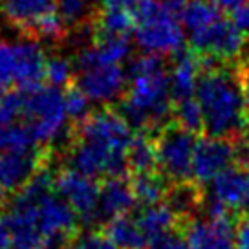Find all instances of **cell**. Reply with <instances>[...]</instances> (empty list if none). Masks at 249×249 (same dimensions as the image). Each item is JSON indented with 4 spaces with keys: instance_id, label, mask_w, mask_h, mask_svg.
Here are the masks:
<instances>
[{
    "instance_id": "cell-29",
    "label": "cell",
    "mask_w": 249,
    "mask_h": 249,
    "mask_svg": "<svg viewBox=\"0 0 249 249\" xmlns=\"http://www.w3.org/2000/svg\"><path fill=\"white\" fill-rule=\"evenodd\" d=\"M64 249H116V248L105 236V233L90 231V233H83V234L79 233Z\"/></svg>"
},
{
    "instance_id": "cell-22",
    "label": "cell",
    "mask_w": 249,
    "mask_h": 249,
    "mask_svg": "<svg viewBox=\"0 0 249 249\" xmlns=\"http://www.w3.org/2000/svg\"><path fill=\"white\" fill-rule=\"evenodd\" d=\"M158 167L154 136L150 132H140L134 136V141L128 148V171L132 174L154 172Z\"/></svg>"
},
{
    "instance_id": "cell-9",
    "label": "cell",
    "mask_w": 249,
    "mask_h": 249,
    "mask_svg": "<svg viewBox=\"0 0 249 249\" xmlns=\"http://www.w3.org/2000/svg\"><path fill=\"white\" fill-rule=\"evenodd\" d=\"M53 189L64 202L75 211V214L85 226L95 224L99 214L101 187L90 176L81 174L75 169H61L53 176Z\"/></svg>"
},
{
    "instance_id": "cell-34",
    "label": "cell",
    "mask_w": 249,
    "mask_h": 249,
    "mask_svg": "<svg viewBox=\"0 0 249 249\" xmlns=\"http://www.w3.org/2000/svg\"><path fill=\"white\" fill-rule=\"evenodd\" d=\"M0 249H11V236L4 220H0Z\"/></svg>"
},
{
    "instance_id": "cell-4",
    "label": "cell",
    "mask_w": 249,
    "mask_h": 249,
    "mask_svg": "<svg viewBox=\"0 0 249 249\" xmlns=\"http://www.w3.org/2000/svg\"><path fill=\"white\" fill-rule=\"evenodd\" d=\"M134 37L148 55H178L183 46V24L165 2L140 0L136 6Z\"/></svg>"
},
{
    "instance_id": "cell-40",
    "label": "cell",
    "mask_w": 249,
    "mask_h": 249,
    "mask_svg": "<svg viewBox=\"0 0 249 249\" xmlns=\"http://www.w3.org/2000/svg\"><path fill=\"white\" fill-rule=\"evenodd\" d=\"M246 66H248V64H246ZM248 70H249V66H248Z\"/></svg>"
},
{
    "instance_id": "cell-23",
    "label": "cell",
    "mask_w": 249,
    "mask_h": 249,
    "mask_svg": "<svg viewBox=\"0 0 249 249\" xmlns=\"http://www.w3.org/2000/svg\"><path fill=\"white\" fill-rule=\"evenodd\" d=\"M132 183V191L136 195L138 203L147 205H154L165 200V196L169 193V181L160 174V172H143V174H134L130 179Z\"/></svg>"
},
{
    "instance_id": "cell-15",
    "label": "cell",
    "mask_w": 249,
    "mask_h": 249,
    "mask_svg": "<svg viewBox=\"0 0 249 249\" xmlns=\"http://www.w3.org/2000/svg\"><path fill=\"white\" fill-rule=\"evenodd\" d=\"M57 11L59 0H0L4 18L31 39L40 24Z\"/></svg>"
},
{
    "instance_id": "cell-3",
    "label": "cell",
    "mask_w": 249,
    "mask_h": 249,
    "mask_svg": "<svg viewBox=\"0 0 249 249\" xmlns=\"http://www.w3.org/2000/svg\"><path fill=\"white\" fill-rule=\"evenodd\" d=\"M128 79L130 85L121 103L123 117L130 126L140 128V132H154L152 128L160 130L169 123L167 119L174 112L171 77L163 57L145 53L134 59Z\"/></svg>"
},
{
    "instance_id": "cell-37",
    "label": "cell",
    "mask_w": 249,
    "mask_h": 249,
    "mask_svg": "<svg viewBox=\"0 0 249 249\" xmlns=\"http://www.w3.org/2000/svg\"><path fill=\"white\" fill-rule=\"evenodd\" d=\"M4 202H6V191L0 187V207L4 205Z\"/></svg>"
},
{
    "instance_id": "cell-21",
    "label": "cell",
    "mask_w": 249,
    "mask_h": 249,
    "mask_svg": "<svg viewBox=\"0 0 249 249\" xmlns=\"http://www.w3.org/2000/svg\"><path fill=\"white\" fill-rule=\"evenodd\" d=\"M218 18H222V13L211 0H189L179 9V20L191 35L205 30Z\"/></svg>"
},
{
    "instance_id": "cell-33",
    "label": "cell",
    "mask_w": 249,
    "mask_h": 249,
    "mask_svg": "<svg viewBox=\"0 0 249 249\" xmlns=\"http://www.w3.org/2000/svg\"><path fill=\"white\" fill-rule=\"evenodd\" d=\"M238 75H240V85H242V95H244V107L246 112L249 114V70L246 64L238 66Z\"/></svg>"
},
{
    "instance_id": "cell-38",
    "label": "cell",
    "mask_w": 249,
    "mask_h": 249,
    "mask_svg": "<svg viewBox=\"0 0 249 249\" xmlns=\"http://www.w3.org/2000/svg\"><path fill=\"white\" fill-rule=\"evenodd\" d=\"M246 207H248V216H249V203H248V205H246Z\"/></svg>"
},
{
    "instance_id": "cell-31",
    "label": "cell",
    "mask_w": 249,
    "mask_h": 249,
    "mask_svg": "<svg viewBox=\"0 0 249 249\" xmlns=\"http://www.w3.org/2000/svg\"><path fill=\"white\" fill-rule=\"evenodd\" d=\"M214 6L218 8L220 13H226V15H236L249 0H211Z\"/></svg>"
},
{
    "instance_id": "cell-14",
    "label": "cell",
    "mask_w": 249,
    "mask_h": 249,
    "mask_svg": "<svg viewBox=\"0 0 249 249\" xmlns=\"http://www.w3.org/2000/svg\"><path fill=\"white\" fill-rule=\"evenodd\" d=\"M236 161V148L233 140L220 138H200L195 148L193 160V181L202 187L211 183Z\"/></svg>"
},
{
    "instance_id": "cell-20",
    "label": "cell",
    "mask_w": 249,
    "mask_h": 249,
    "mask_svg": "<svg viewBox=\"0 0 249 249\" xmlns=\"http://www.w3.org/2000/svg\"><path fill=\"white\" fill-rule=\"evenodd\" d=\"M105 236L112 242V246L116 249H148L150 242L141 231L140 224L136 216H117L108 220V224L105 226Z\"/></svg>"
},
{
    "instance_id": "cell-6",
    "label": "cell",
    "mask_w": 249,
    "mask_h": 249,
    "mask_svg": "<svg viewBox=\"0 0 249 249\" xmlns=\"http://www.w3.org/2000/svg\"><path fill=\"white\" fill-rule=\"evenodd\" d=\"M158 169L169 185L193 181V160L198 143L196 134L185 130L176 121L161 126L154 134Z\"/></svg>"
},
{
    "instance_id": "cell-8",
    "label": "cell",
    "mask_w": 249,
    "mask_h": 249,
    "mask_svg": "<svg viewBox=\"0 0 249 249\" xmlns=\"http://www.w3.org/2000/svg\"><path fill=\"white\" fill-rule=\"evenodd\" d=\"M75 83L90 101L110 103L124 90V71L121 64H107L95 61L88 50H83L75 61Z\"/></svg>"
},
{
    "instance_id": "cell-1",
    "label": "cell",
    "mask_w": 249,
    "mask_h": 249,
    "mask_svg": "<svg viewBox=\"0 0 249 249\" xmlns=\"http://www.w3.org/2000/svg\"><path fill=\"white\" fill-rule=\"evenodd\" d=\"M132 141V126L121 114L110 108L92 112L73 128L70 167L93 179L124 176Z\"/></svg>"
},
{
    "instance_id": "cell-10",
    "label": "cell",
    "mask_w": 249,
    "mask_h": 249,
    "mask_svg": "<svg viewBox=\"0 0 249 249\" xmlns=\"http://www.w3.org/2000/svg\"><path fill=\"white\" fill-rule=\"evenodd\" d=\"M191 50L203 59H211L220 64L240 57L246 48V37L238 30V26L227 18H218L216 22L207 26L205 30L191 35Z\"/></svg>"
},
{
    "instance_id": "cell-27",
    "label": "cell",
    "mask_w": 249,
    "mask_h": 249,
    "mask_svg": "<svg viewBox=\"0 0 249 249\" xmlns=\"http://www.w3.org/2000/svg\"><path fill=\"white\" fill-rule=\"evenodd\" d=\"M37 147L31 140L28 128L22 123H13L0 128V152L4 150H20V148Z\"/></svg>"
},
{
    "instance_id": "cell-16",
    "label": "cell",
    "mask_w": 249,
    "mask_h": 249,
    "mask_svg": "<svg viewBox=\"0 0 249 249\" xmlns=\"http://www.w3.org/2000/svg\"><path fill=\"white\" fill-rule=\"evenodd\" d=\"M209 185V200L234 213L249 203V167H229Z\"/></svg>"
},
{
    "instance_id": "cell-28",
    "label": "cell",
    "mask_w": 249,
    "mask_h": 249,
    "mask_svg": "<svg viewBox=\"0 0 249 249\" xmlns=\"http://www.w3.org/2000/svg\"><path fill=\"white\" fill-rule=\"evenodd\" d=\"M64 105H66L68 117L75 123V126L79 123H83L86 117L92 114L90 112V99L75 85L66 88V92H64Z\"/></svg>"
},
{
    "instance_id": "cell-13",
    "label": "cell",
    "mask_w": 249,
    "mask_h": 249,
    "mask_svg": "<svg viewBox=\"0 0 249 249\" xmlns=\"http://www.w3.org/2000/svg\"><path fill=\"white\" fill-rule=\"evenodd\" d=\"M37 218L46 242H71L79 234V216L53 191L37 198Z\"/></svg>"
},
{
    "instance_id": "cell-12",
    "label": "cell",
    "mask_w": 249,
    "mask_h": 249,
    "mask_svg": "<svg viewBox=\"0 0 249 249\" xmlns=\"http://www.w3.org/2000/svg\"><path fill=\"white\" fill-rule=\"evenodd\" d=\"M50 152L40 147L0 152V187L4 191H20L30 179L46 169Z\"/></svg>"
},
{
    "instance_id": "cell-26",
    "label": "cell",
    "mask_w": 249,
    "mask_h": 249,
    "mask_svg": "<svg viewBox=\"0 0 249 249\" xmlns=\"http://www.w3.org/2000/svg\"><path fill=\"white\" fill-rule=\"evenodd\" d=\"M44 79H46L50 86L55 88H68L75 83V68L73 62L66 57H52L46 61V71H44Z\"/></svg>"
},
{
    "instance_id": "cell-32",
    "label": "cell",
    "mask_w": 249,
    "mask_h": 249,
    "mask_svg": "<svg viewBox=\"0 0 249 249\" xmlns=\"http://www.w3.org/2000/svg\"><path fill=\"white\" fill-rule=\"evenodd\" d=\"M234 24H236L238 30L244 33V37L249 39V2L234 15Z\"/></svg>"
},
{
    "instance_id": "cell-2",
    "label": "cell",
    "mask_w": 249,
    "mask_h": 249,
    "mask_svg": "<svg viewBox=\"0 0 249 249\" xmlns=\"http://www.w3.org/2000/svg\"><path fill=\"white\" fill-rule=\"evenodd\" d=\"M200 61L202 73L198 79L196 99L203 112V134L220 140H233L240 136L248 116L238 68L233 70L229 64H220L203 57H200Z\"/></svg>"
},
{
    "instance_id": "cell-18",
    "label": "cell",
    "mask_w": 249,
    "mask_h": 249,
    "mask_svg": "<svg viewBox=\"0 0 249 249\" xmlns=\"http://www.w3.org/2000/svg\"><path fill=\"white\" fill-rule=\"evenodd\" d=\"M136 195L132 191L130 179L124 176L107 178L101 185V200H99V214L103 218H117L128 214L136 207Z\"/></svg>"
},
{
    "instance_id": "cell-30",
    "label": "cell",
    "mask_w": 249,
    "mask_h": 249,
    "mask_svg": "<svg viewBox=\"0 0 249 249\" xmlns=\"http://www.w3.org/2000/svg\"><path fill=\"white\" fill-rule=\"evenodd\" d=\"M148 249H191L189 248V244L187 240L178 233H171L163 236V238H160L158 242L154 244H150V248Z\"/></svg>"
},
{
    "instance_id": "cell-36",
    "label": "cell",
    "mask_w": 249,
    "mask_h": 249,
    "mask_svg": "<svg viewBox=\"0 0 249 249\" xmlns=\"http://www.w3.org/2000/svg\"><path fill=\"white\" fill-rule=\"evenodd\" d=\"M6 95H8L6 88H0V107H2V103L6 101Z\"/></svg>"
},
{
    "instance_id": "cell-7",
    "label": "cell",
    "mask_w": 249,
    "mask_h": 249,
    "mask_svg": "<svg viewBox=\"0 0 249 249\" xmlns=\"http://www.w3.org/2000/svg\"><path fill=\"white\" fill-rule=\"evenodd\" d=\"M46 71V57L35 40L0 42V88L40 86Z\"/></svg>"
},
{
    "instance_id": "cell-35",
    "label": "cell",
    "mask_w": 249,
    "mask_h": 249,
    "mask_svg": "<svg viewBox=\"0 0 249 249\" xmlns=\"http://www.w3.org/2000/svg\"><path fill=\"white\" fill-rule=\"evenodd\" d=\"M240 140H242V143H244L246 150L249 152V114L246 116V121H244V126H242Z\"/></svg>"
},
{
    "instance_id": "cell-19",
    "label": "cell",
    "mask_w": 249,
    "mask_h": 249,
    "mask_svg": "<svg viewBox=\"0 0 249 249\" xmlns=\"http://www.w3.org/2000/svg\"><path fill=\"white\" fill-rule=\"evenodd\" d=\"M136 220H138L141 231L145 233L150 244H154L167 234L174 233V229H179V224H181V218L171 209V205L167 202L143 207L136 214Z\"/></svg>"
},
{
    "instance_id": "cell-24",
    "label": "cell",
    "mask_w": 249,
    "mask_h": 249,
    "mask_svg": "<svg viewBox=\"0 0 249 249\" xmlns=\"http://www.w3.org/2000/svg\"><path fill=\"white\" fill-rule=\"evenodd\" d=\"M176 116V123L181 124L185 130L193 134L205 132V124H203V112L202 107L196 97H191V99H183V101L174 103V112Z\"/></svg>"
},
{
    "instance_id": "cell-39",
    "label": "cell",
    "mask_w": 249,
    "mask_h": 249,
    "mask_svg": "<svg viewBox=\"0 0 249 249\" xmlns=\"http://www.w3.org/2000/svg\"><path fill=\"white\" fill-rule=\"evenodd\" d=\"M86 2H97V0H86Z\"/></svg>"
},
{
    "instance_id": "cell-11",
    "label": "cell",
    "mask_w": 249,
    "mask_h": 249,
    "mask_svg": "<svg viewBox=\"0 0 249 249\" xmlns=\"http://www.w3.org/2000/svg\"><path fill=\"white\" fill-rule=\"evenodd\" d=\"M238 220L234 213L224 216H191L181 220L179 231L191 249H234Z\"/></svg>"
},
{
    "instance_id": "cell-25",
    "label": "cell",
    "mask_w": 249,
    "mask_h": 249,
    "mask_svg": "<svg viewBox=\"0 0 249 249\" xmlns=\"http://www.w3.org/2000/svg\"><path fill=\"white\" fill-rule=\"evenodd\" d=\"M59 15L68 28H81L92 24L95 9L90 8L86 0H59Z\"/></svg>"
},
{
    "instance_id": "cell-17",
    "label": "cell",
    "mask_w": 249,
    "mask_h": 249,
    "mask_svg": "<svg viewBox=\"0 0 249 249\" xmlns=\"http://www.w3.org/2000/svg\"><path fill=\"white\" fill-rule=\"evenodd\" d=\"M202 73V61L200 57L191 50V52H179L176 55V61L171 68V92L172 101L178 103L183 99L196 97V88H198V79Z\"/></svg>"
},
{
    "instance_id": "cell-5",
    "label": "cell",
    "mask_w": 249,
    "mask_h": 249,
    "mask_svg": "<svg viewBox=\"0 0 249 249\" xmlns=\"http://www.w3.org/2000/svg\"><path fill=\"white\" fill-rule=\"evenodd\" d=\"M22 93L20 123L28 128L35 145L48 147L61 138L70 119L64 105V92L55 86H35Z\"/></svg>"
}]
</instances>
